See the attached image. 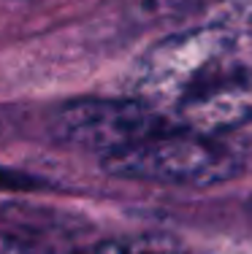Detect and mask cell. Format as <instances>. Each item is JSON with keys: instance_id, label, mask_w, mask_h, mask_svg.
Masks as SVG:
<instances>
[{"instance_id": "cell-2", "label": "cell", "mask_w": 252, "mask_h": 254, "mask_svg": "<svg viewBox=\"0 0 252 254\" xmlns=\"http://www.w3.org/2000/svg\"><path fill=\"white\" fill-rule=\"evenodd\" d=\"M100 165L117 179L203 190L236 179L247 165V149L231 138V132L214 135L171 127L133 146L103 154Z\"/></svg>"}, {"instance_id": "cell-5", "label": "cell", "mask_w": 252, "mask_h": 254, "mask_svg": "<svg viewBox=\"0 0 252 254\" xmlns=\"http://www.w3.org/2000/svg\"><path fill=\"white\" fill-rule=\"evenodd\" d=\"M212 22L252 33V0H214Z\"/></svg>"}, {"instance_id": "cell-6", "label": "cell", "mask_w": 252, "mask_h": 254, "mask_svg": "<svg viewBox=\"0 0 252 254\" xmlns=\"http://www.w3.org/2000/svg\"><path fill=\"white\" fill-rule=\"evenodd\" d=\"M44 184L41 179H33L22 171H11V168H0V190H33V187Z\"/></svg>"}, {"instance_id": "cell-3", "label": "cell", "mask_w": 252, "mask_h": 254, "mask_svg": "<svg viewBox=\"0 0 252 254\" xmlns=\"http://www.w3.org/2000/svg\"><path fill=\"white\" fill-rule=\"evenodd\" d=\"M171 130L158 108L139 98H87L65 103L52 119L57 141L76 149L98 152L100 157Z\"/></svg>"}, {"instance_id": "cell-4", "label": "cell", "mask_w": 252, "mask_h": 254, "mask_svg": "<svg viewBox=\"0 0 252 254\" xmlns=\"http://www.w3.org/2000/svg\"><path fill=\"white\" fill-rule=\"evenodd\" d=\"M84 254H190V252L163 238H117L92 246Z\"/></svg>"}, {"instance_id": "cell-7", "label": "cell", "mask_w": 252, "mask_h": 254, "mask_svg": "<svg viewBox=\"0 0 252 254\" xmlns=\"http://www.w3.org/2000/svg\"><path fill=\"white\" fill-rule=\"evenodd\" d=\"M0 254H30V249L25 244H19V241H14V238L0 233Z\"/></svg>"}, {"instance_id": "cell-1", "label": "cell", "mask_w": 252, "mask_h": 254, "mask_svg": "<svg viewBox=\"0 0 252 254\" xmlns=\"http://www.w3.org/2000/svg\"><path fill=\"white\" fill-rule=\"evenodd\" d=\"M130 95L171 127L225 135L252 122V33L206 22L144 52Z\"/></svg>"}]
</instances>
